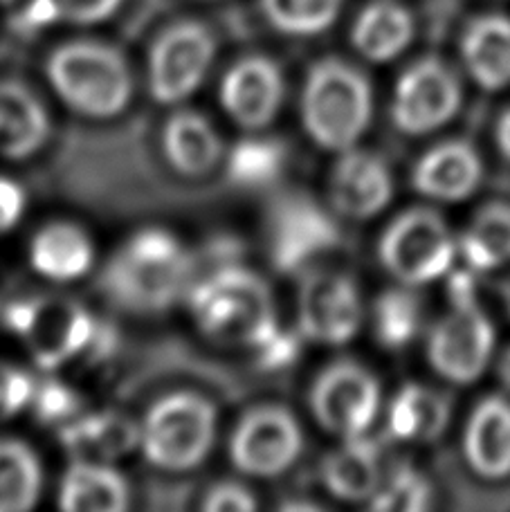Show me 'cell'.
I'll use <instances>...</instances> for the list:
<instances>
[{"label":"cell","mask_w":510,"mask_h":512,"mask_svg":"<svg viewBox=\"0 0 510 512\" xmlns=\"http://www.w3.org/2000/svg\"><path fill=\"white\" fill-rule=\"evenodd\" d=\"M189 306L200 331L221 344L259 349L279 331L268 283L239 265H227L191 286Z\"/></svg>","instance_id":"1"},{"label":"cell","mask_w":510,"mask_h":512,"mask_svg":"<svg viewBox=\"0 0 510 512\" xmlns=\"http://www.w3.org/2000/svg\"><path fill=\"white\" fill-rule=\"evenodd\" d=\"M373 120L369 77L349 61L326 57L308 70L302 90V124L320 149H353Z\"/></svg>","instance_id":"2"},{"label":"cell","mask_w":510,"mask_h":512,"mask_svg":"<svg viewBox=\"0 0 510 512\" xmlns=\"http://www.w3.org/2000/svg\"><path fill=\"white\" fill-rule=\"evenodd\" d=\"M450 279V308L430 328L425 358L436 376L466 387L484 376L493 362L497 331L479 304L475 277L454 272Z\"/></svg>","instance_id":"3"},{"label":"cell","mask_w":510,"mask_h":512,"mask_svg":"<svg viewBox=\"0 0 510 512\" xmlns=\"http://www.w3.org/2000/svg\"><path fill=\"white\" fill-rule=\"evenodd\" d=\"M48 79L72 111L95 120L120 115L133 97L124 54L102 41H70L48 59Z\"/></svg>","instance_id":"4"},{"label":"cell","mask_w":510,"mask_h":512,"mask_svg":"<svg viewBox=\"0 0 510 512\" xmlns=\"http://www.w3.org/2000/svg\"><path fill=\"white\" fill-rule=\"evenodd\" d=\"M216 409L200 393L178 391L160 398L140 427V445L151 465L167 472L198 468L212 452Z\"/></svg>","instance_id":"5"},{"label":"cell","mask_w":510,"mask_h":512,"mask_svg":"<svg viewBox=\"0 0 510 512\" xmlns=\"http://www.w3.org/2000/svg\"><path fill=\"white\" fill-rule=\"evenodd\" d=\"M457 239L445 218L432 207L405 209L391 221L378 241V259L403 286L421 288L454 270Z\"/></svg>","instance_id":"6"},{"label":"cell","mask_w":510,"mask_h":512,"mask_svg":"<svg viewBox=\"0 0 510 512\" xmlns=\"http://www.w3.org/2000/svg\"><path fill=\"white\" fill-rule=\"evenodd\" d=\"M3 319L9 331L21 337L32 360L54 371L86 351L95 340V319L75 299L41 295L12 301Z\"/></svg>","instance_id":"7"},{"label":"cell","mask_w":510,"mask_h":512,"mask_svg":"<svg viewBox=\"0 0 510 512\" xmlns=\"http://www.w3.org/2000/svg\"><path fill=\"white\" fill-rule=\"evenodd\" d=\"M461 104L463 86L457 72L439 57H423L398 77L389 117L403 135L421 137L448 126Z\"/></svg>","instance_id":"8"},{"label":"cell","mask_w":510,"mask_h":512,"mask_svg":"<svg viewBox=\"0 0 510 512\" xmlns=\"http://www.w3.org/2000/svg\"><path fill=\"white\" fill-rule=\"evenodd\" d=\"M380 382L353 360H338L315 378L311 411L317 425L338 438L369 434L380 414Z\"/></svg>","instance_id":"9"},{"label":"cell","mask_w":510,"mask_h":512,"mask_svg":"<svg viewBox=\"0 0 510 512\" xmlns=\"http://www.w3.org/2000/svg\"><path fill=\"white\" fill-rule=\"evenodd\" d=\"M216 54L209 27L178 21L162 30L149 52V90L158 104H178L203 84Z\"/></svg>","instance_id":"10"},{"label":"cell","mask_w":510,"mask_h":512,"mask_svg":"<svg viewBox=\"0 0 510 512\" xmlns=\"http://www.w3.org/2000/svg\"><path fill=\"white\" fill-rule=\"evenodd\" d=\"M304 450L299 420L279 405H261L248 411L230 438L234 468L248 477L272 479L297 463Z\"/></svg>","instance_id":"11"},{"label":"cell","mask_w":510,"mask_h":512,"mask_svg":"<svg viewBox=\"0 0 510 512\" xmlns=\"http://www.w3.org/2000/svg\"><path fill=\"white\" fill-rule=\"evenodd\" d=\"M360 288L349 274L313 272L297 295V333L315 344L344 346L362 326Z\"/></svg>","instance_id":"12"},{"label":"cell","mask_w":510,"mask_h":512,"mask_svg":"<svg viewBox=\"0 0 510 512\" xmlns=\"http://www.w3.org/2000/svg\"><path fill=\"white\" fill-rule=\"evenodd\" d=\"M191 270L194 263L187 254L171 263H144L120 252L104 270L102 286L117 306L133 313H160L191 290Z\"/></svg>","instance_id":"13"},{"label":"cell","mask_w":510,"mask_h":512,"mask_svg":"<svg viewBox=\"0 0 510 512\" xmlns=\"http://www.w3.org/2000/svg\"><path fill=\"white\" fill-rule=\"evenodd\" d=\"M396 182L385 158L367 149H346L333 164L329 198L349 221H369L385 212L394 198Z\"/></svg>","instance_id":"14"},{"label":"cell","mask_w":510,"mask_h":512,"mask_svg":"<svg viewBox=\"0 0 510 512\" xmlns=\"http://www.w3.org/2000/svg\"><path fill=\"white\" fill-rule=\"evenodd\" d=\"M284 95V75L268 57L241 59L221 84V104L227 115L248 131H261L275 122Z\"/></svg>","instance_id":"15"},{"label":"cell","mask_w":510,"mask_h":512,"mask_svg":"<svg viewBox=\"0 0 510 512\" xmlns=\"http://www.w3.org/2000/svg\"><path fill=\"white\" fill-rule=\"evenodd\" d=\"M484 180V160L475 144L443 140L427 149L412 167L416 194L434 203H463L477 194Z\"/></svg>","instance_id":"16"},{"label":"cell","mask_w":510,"mask_h":512,"mask_svg":"<svg viewBox=\"0 0 510 512\" xmlns=\"http://www.w3.org/2000/svg\"><path fill=\"white\" fill-rule=\"evenodd\" d=\"M338 241V230L320 207L304 198L277 205L270 227V252L279 270L293 272Z\"/></svg>","instance_id":"17"},{"label":"cell","mask_w":510,"mask_h":512,"mask_svg":"<svg viewBox=\"0 0 510 512\" xmlns=\"http://www.w3.org/2000/svg\"><path fill=\"white\" fill-rule=\"evenodd\" d=\"M461 450L479 479L510 477V398L490 393L477 402L463 427Z\"/></svg>","instance_id":"18"},{"label":"cell","mask_w":510,"mask_h":512,"mask_svg":"<svg viewBox=\"0 0 510 512\" xmlns=\"http://www.w3.org/2000/svg\"><path fill=\"white\" fill-rule=\"evenodd\" d=\"M461 61L481 90L497 93L510 86V18L486 14L463 30Z\"/></svg>","instance_id":"19"},{"label":"cell","mask_w":510,"mask_h":512,"mask_svg":"<svg viewBox=\"0 0 510 512\" xmlns=\"http://www.w3.org/2000/svg\"><path fill=\"white\" fill-rule=\"evenodd\" d=\"M380 443L367 434L342 438V445L322 463V483L335 499L369 501L382 481Z\"/></svg>","instance_id":"20"},{"label":"cell","mask_w":510,"mask_h":512,"mask_svg":"<svg viewBox=\"0 0 510 512\" xmlns=\"http://www.w3.org/2000/svg\"><path fill=\"white\" fill-rule=\"evenodd\" d=\"M450 400L425 384L409 382L387 407V434L400 443H434L450 423Z\"/></svg>","instance_id":"21"},{"label":"cell","mask_w":510,"mask_h":512,"mask_svg":"<svg viewBox=\"0 0 510 512\" xmlns=\"http://www.w3.org/2000/svg\"><path fill=\"white\" fill-rule=\"evenodd\" d=\"M50 135V120L30 88L18 81H0V155L30 158Z\"/></svg>","instance_id":"22"},{"label":"cell","mask_w":510,"mask_h":512,"mask_svg":"<svg viewBox=\"0 0 510 512\" xmlns=\"http://www.w3.org/2000/svg\"><path fill=\"white\" fill-rule=\"evenodd\" d=\"M414 16L396 0H373L355 18L351 43L362 59L389 63L403 54L414 39Z\"/></svg>","instance_id":"23"},{"label":"cell","mask_w":510,"mask_h":512,"mask_svg":"<svg viewBox=\"0 0 510 512\" xmlns=\"http://www.w3.org/2000/svg\"><path fill=\"white\" fill-rule=\"evenodd\" d=\"M162 146L171 167L187 178H203L223 160L221 135L196 111H178L169 117Z\"/></svg>","instance_id":"24"},{"label":"cell","mask_w":510,"mask_h":512,"mask_svg":"<svg viewBox=\"0 0 510 512\" xmlns=\"http://www.w3.org/2000/svg\"><path fill=\"white\" fill-rule=\"evenodd\" d=\"M59 438L75 459L108 463L140 445V427L115 411H102L63 423Z\"/></svg>","instance_id":"25"},{"label":"cell","mask_w":510,"mask_h":512,"mask_svg":"<svg viewBox=\"0 0 510 512\" xmlns=\"http://www.w3.org/2000/svg\"><path fill=\"white\" fill-rule=\"evenodd\" d=\"M59 506L68 512H120L129 506V486L111 465L77 459L61 479Z\"/></svg>","instance_id":"26"},{"label":"cell","mask_w":510,"mask_h":512,"mask_svg":"<svg viewBox=\"0 0 510 512\" xmlns=\"http://www.w3.org/2000/svg\"><path fill=\"white\" fill-rule=\"evenodd\" d=\"M32 268L52 281H75L90 270L95 250L77 225L50 223L36 232L30 245Z\"/></svg>","instance_id":"27"},{"label":"cell","mask_w":510,"mask_h":512,"mask_svg":"<svg viewBox=\"0 0 510 512\" xmlns=\"http://www.w3.org/2000/svg\"><path fill=\"white\" fill-rule=\"evenodd\" d=\"M459 256L470 272H495L510 263V203L490 200L472 214L457 239Z\"/></svg>","instance_id":"28"},{"label":"cell","mask_w":510,"mask_h":512,"mask_svg":"<svg viewBox=\"0 0 510 512\" xmlns=\"http://www.w3.org/2000/svg\"><path fill=\"white\" fill-rule=\"evenodd\" d=\"M423 326V301L412 286L398 283L380 292L371 306V328L376 342L387 351H403Z\"/></svg>","instance_id":"29"},{"label":"cell","mask_w":510,"mask_h":512,"mask_svg":"<svg viewBox=\"0 0 510 512\" xmlns=\"http://www.w3.org/2000/svg\"><path fill=\"white\" fill-rule=\"evenodd\" d=\"M43 470L30 445L0 438V512L30 510L41 495Z\"/></svg>","instance_id":"30"},{"label":"cell","mask_w":510,"mask_h":512,"mask_svg":"<svg viewBox=\"0 0 510 512\" xmlns=\"http://www.w3.org/2000/svg\"><path fill=\"white\" fill-rule=\"evenodd\" d=\"M342 0H261L268 23L281 34L315 36L329 30Z\"/></svg>","instance_id":"31"},{"label":"cell","mask_w":510,"mask_h":512,"mask_svg":"<svg viewBox=\"0 0 510 512\" xmlns=\"http://www.w3.org/2000/svg\"><path fill=\"white\" fill-rule=\"evenodd\" d=\"M286 162L281 142L268 137H248L234 146L227 155V173L243 187H261L272 182Z\"/></svg>","instance_id":"32"},{"label":"cell","mask_w":510,"mask_h":512,"mask_svg":"<svg viewBox=\"0 0 510 512\" xmlns=\"http://www.w3.org/2000/svg\"><path fill=\"white\" fill-rule=\"evenodd\" d=\"M432 488L421 470L400 463L382 474L376 495L369 506L378 512H421L430 508Z\"/></svg>","instance_id":"33"},{"label":"cell","mask_w":510,"mask_h":512,"mask_svg":"<svg viewBox=\"0 0 510 512\" xmlns=\"http://www.w3.org/2000/svg\"><path fill=\"white\" fill-rule=\"evenodd\" d=\"M120 3L122 0H32L23 9L21 25L36 30L54 23H99L113 16Z\"/></svg>","instance_id":"34"},{"label":"cell","mask_w":510,"mask_h":512,"mask_svg":"<svg viewBox=\"0 0 510 512\" xmlns=\"http://www.w3.org/2000/svg\"><path fill=\"white\" fill-rule=\"evenodd\" d=\"M32 407L36 411V418L45 425H57L68 423L77 416L81 407V400L75 389H70L68 384L50 380L43 382L41 387H36Z\"/></svg>","instance_id":"35"},{"label":"cell","mask_w":510,"mask_h":512,"mask_svg":"<svg viewBox=\"0 0 510 512\" xmlns=\"http://www.w3.org/2000/svg\"><path fill=\"white\" fill-rule=\"evenodd\" d=\"M34 380L30 373L0 362V420L23 411L34 400Z\"/></svg>","instance_id":"36"},{"label":"cell","mask_w":510,"mask_h":512,"mask_svg":"<svg viewBox=\"0 0 510 512\" xmlns=\"http://www.w3.org/2000/svg\"><path fill=\"white\" fill-rule=\"evenodd\" d=\"M203 508L209 512H248L257 508L252 492L241 483H218L205 495Z\"/></svg>","instance_id":"37"},{"label":"cell","mask_w":510,"mask_h":512,"mask_svg":"<svg viewBox=\"0 0 510 512\" xmlns=\"http://www.w3.org/2000/svg\"><path fill=\"white\" fill-rule=\"evenodd\" d=\"M257 351H259V364L263 369H284L297 358L299 344L295 335L277 331L266 344L259 346Z\"/></svg>","instance_id":"38"},{"label":"cell","mask_w":510,"mask_h":512,"mask_svg":"<svg viewBox=\"0 0 510 512\" xmlns=\"http://www.w3.org/2000/svg\"><path fill=\"white\" fill-rule=\"evenodd\" d=\"M25 212V194L16 182L0 178V232L12 230Z\"/></svg>","instance_id":"39"},{"label":"cell","mask_w":510,"mask_h":512,"mask_svg":"<svg viewBox=\"0 0 510 512\" xmlns=\"http://www.w3.org/2000/svg\"><path fill=\"white\" fill-rule=\"evenodd\" d=\"M495 142L499 153H502L506 160H510V108H506V111L499 115L495 126Z\"/></svg>","instance_id":"40"},{"label":"cell","mask_w":510,"mask_h":512,"mask_svg":"<svg viewBox=\"0 0 510 512\" xmlns=\"http://www.w3.org/2000/svg\"><path fill=\"white\" fill-rule=\"evenodd\" d=\"M497 378L502 382V387L506 389V393H510V346L506 349V353L502 355V360L497 364Z\"/></svg>","instance_id":"41"},{"label":"cell","mask_w":510,"mask_h":512,"mask_svg":"<svg viewBox=\"0 0 510 512\" xmlns=\"http://www.w3.org/2000/svg\"><path fill=\"white\" fill-rule=\"evenodd\" d=\"M502 301H504V308H506V315L510 317V279L502 286Z\"/></svg>","instance_id":"42"},{"label":"cell","mask_w":510,"mask_h":512,"mask_svg":"<svg viewBox=\"0 0 510 512\" xmlns=\"http://www.w3.org/2000/svg\"><path fill=\"white\" fill-rule=\"evenodd\" d=\"M14 0H0V5H12Z\"/></svg>","instance_id":"43"}]
</instances>
